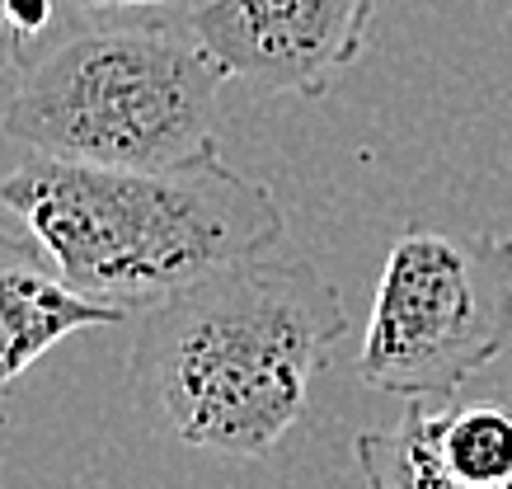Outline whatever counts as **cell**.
Listing matches in <instances>:
<instances>
[{
  "mask_svg": "<svg viewBox=\"0 0 512 489\" xmlns=\"http://www.w3.org/2000/svg\"><path fill=\"white\" fill-rule=\"evenodd\" d=\"M343 334L348 311L325 273L259 254L146 306L127 372L174 442L249 461L296 428Z\"/></svg>",
  "mask_w": 512,
  "mask_h": 489,
  "instance_id": "6da1fadb",
  "label": "cell"
},
{
  "mask_svg": "<svg viewBox=\"0 0 512 489\" xmlns=\"http://www.w3.org/2000/svg\"><path fill=\"white\" fill-rule=\"evenodd\" d=\"M0 207L52 254L66 283L127 316L226 264L259 259L287 231L278 193L217 151L165 170L29 151L0 174Z\"/></svg>",
  "mask_w": 512,
  "mask_h": 489,
  "instance_id": "7a4b0ae2",
  "label": "cell"
},
{
  "mask_svg": "<svg viewBox=\"0 0 512 489\" xmlns=\"http://www.w3.org/2000/svg\"><path fill=\"white\" fill-rule=\"evenodd\" d=\"M226 71L188 19H109L24 52L5 137L38 156L165 170L217 151Z\"/></svg>",
  "mask_w": 512,
  "mask_h": 489,
  "instance_id": "3957f363",
  "label": "cell"
},
{
  "mask_svg": "<svg viewBox=\"0 0 512 489\" xmlns=\"http://www.w3.org/2000/svg\"><path fill=\"white\" fill-rule=\"evenodd\" d=\"M512 344V236L409 226L376 278L357 377L381 395H456Z\"/></svg>",
  "mask_w": 512,
  "mask_h": 489,
  "instance_id": "277c9868",
  "label": "cell"
},
{
  "mask_svg": "<svg viewBox=\"0 0 512 489\" xmlns=\"http://www.w3.org/2000/svg\"><path fill=\"white\" fill-rule=\"evenodd\" d=\"M372 15L376 0H198L184 19L226 80L320 99L367 52Z\"/></svg>",
  "mask_w": 512,
  "mask_h": 489,
  "instance_id": "5b68a950",
  "label": "cell"
},
{
  "mask_svg": "<svg viewBox=\"0 0 512 489\" xmlns=\"http://www.w3.org/2000/svg\"><path fill=\"white\" fill-rule=\"evenodd\" d=\"M353 461L362 489H512V410L404 400L400 424L362 433Z\"/></svg>",
  "mask_w": 512,
  "mask_h": 489,
  "instance_id": "8992f818",
  "label": "cell"
},
{
  "mask_svg": "<svg viewBox=\"0 0 512 489\" xmlns=\"http://www.w3.org/2000/svg\"><path fill=\"white\" fill-rule=\"evenodd\" d=\"M123 320V306L94 301L66 283L52 254L29 231H0V400L62 339L80 330H109Z\"/></svg>",
  "mask_w": 512,
  "mask_h": 489,
  "instance_id": "52a82bcc",
  "label": "cell"
},
{
  "mask_svg": "<svg viewBox=\"0 0 512 489\" xmlns=\"http://www.w3.org/2000/svg\"><path fill=\"white\" fill-rule=\"evenodd\" d=\"M193 5L198 0H62L66 15L94 19V24H109V19H179Z\"/></svg>",
  "mask_w": 512,
  "mask_h": 489,
  "instance_id": "ba28073f",
  "label": "cell"
},
{
  "mask_svg": "<svg viewBox=\"0 0 512 489\" xmlns=\"http://www.w3.org/2000/svg\"><path fill=\"white\" fill-rule=\"evenodd\" d=\"M24 62V38L15 29V10H10V0H0V76H5V66Z\"/></svg>",
  "mask_w": 512,
  "mask_h": 489,
  "instance_id": "9c48e42d",
  "label": "cell"
}]
</instances>
